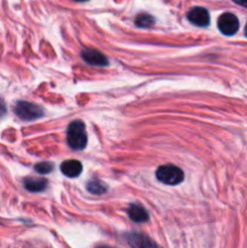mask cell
Returning a JSON list of instances; mask_svg holds the SVG:
<instances>
[{"instance_id":"6da1fadb","label":"cell","mask_w":247,"mask_h":248,"mask_svg":"<svg viewBox=\"0 0 247 248\" xmlns=\"http://www.w3.org/2000/svg\"><path fill=\"white\" fill-rule=\"evenodd\" d=\"M67 142L72 149L82 150L87 144V136L85 124L80 120L70 123L67 130Z\"/></svg>"},{"instance_id":"7a4b0ae2","label":"cell","mask_w":247,"mask_h":248,"mask_svg":"<svg viewBox=\"0 0 247 248\" xmlns=\"http://www.w3.org/2000/svg\"><path fill=\"white\" fill-rule=\"evenodd\" d=\"M156 178L167 186H177L183 182L184 173L179 167L173 165H165L156 170Z\"/></svg>"},{"instance_id":"3957f363","label":"cell","mask_w":247,"mask_h":248,"mask_svg":"<svg viewBox=\"0 0 247 248\" xmlns=\"http://www.w3.org/2000/svg\"><path fill=\"white\" fill-rule=\"evenodd\" d=\"M14 111L21 120L24 121L36 120V119L41 118L44 115V110L40 107L26 101L17 102L14 108Z\"/></svg>"},{"instance_id":"277c9868","label":"cell","mask_w":247,"mask_h":248,"mask_svg":"<svg viewBox=\"0 0 247 248\" xmlns=\"http://www.w3.org/2000/svg\"><path fill=\"white\" fill-rule=\"evenodd\" d=\"M239 19L234 14L225 12L218 18V29L222 31L224 35H234L239 31Z\"/></svg>"},{"instance_id":"5b68a950","label":"cell","mask_w":247,"mask_h":248,"mask_svg":"<svg viewBox=\"0 0 247 248\" xmlns=\"http://www.w3.org/2000/svg\"><path fill=\"white\" fill-rule=\"evenodd\" d=\"M127 242L131 248H161L156 242L153 241L147 235L131 232L127 235Z\"/></svg>"},{"instance_id":"8992f818","label":"cell","mask_w":247,"mask_h":248,"mask_svg":"<svg viewBox=\"0 0 247 248\" xmlns=\"http://www.w3.org/2000/svg\"><path fill=\"white\" fill-rule=\"evenodd\" d=\"M189 21L198 27H207L210 24V15L208 11L203 7H193L190 11L186 14Z\"/></svg>"},{"instance_id":"52a82bcc","label":"cell","mask_w":247,"mask_h":248,"mask_svg":"<svg viewBox=\"0 0 247 248\" xmlns=\"http://www.w3.org/2000/svg\"><path fill=\"white\" fill-rule=\"evenodd\" d=\"M82 60L91 65H97V67H106L108 65V60L106 56L99 51L93 50V48H85L81 52Z\"/></svg>"},{"instance_id":"ba28073f","label":"cell","mask_w":247,"mask_h":248,"mask_svg":"<svg viewBox=\"0 0 247 248\" xmlns=\"http://www.w3.org/2000/svg\"><path fill=\"white\" fill-rule=\"evenodd\" d=\"M61 171L64 176L75 178V177H79L82 172V165L77 160H67L61 165Z\"/></svg>"},{"instance_id":"9c48e42d","label":"cell","mask_w":247,"mask_h":248,"mask_svg":"<svg viewBox=\"0 0 247 248\" xmlns=\"http://www.w3.org/2000/svg\"><path fill=\"white\" fill-rule=\"evenodd\" d=\"M127 215L133 222L137 223H144L149 219V215H148V212L145 211V208L137 205V203H132V205L128 206Z\"/></svg>"},{"instance_id":"30bf717a","label":"cell","mask_w":247,"mask_h":248,"mask_svg":"<svg viewBox=\"0 0 247 248\" xmlns=\"http://www.w3.org/2000/svg\"><path fill=\"white\" fill-rule=\"evenodd\" d=\"M47 186V181L44 178H27L24 179V188L31 193H40Z\"/></svg>"},{"instance_id":"8fae6325","label":"cell","mask_w":247,"mask_h":248,"mask_svg":"<svg viewBox=\"0 0 247 248\" xmlns=\"http://www.w3.org/2000/svg\"><path fill=\"white\" fill-rule=\"evenodd\" d=\"M87 190L94 195H102L107 191V186L98 179H92L87 183Z\"/></svg>"},{"instance_id":"7c38bea8","label":"cell","mask_w":247,"mask_h":248,"mask_svg":"<svg viewBox=\"0 0 247 248\" xmlns=\"http://www.w3.org/2000/svg\"><path fill=\"white\" fill-rule=\"evenodd\" d=\"M154 17L148 14H139L136 17V26L140 28H149L154 24Z\"/></svg>"},{"instance_id":"4fadbf2b","label":"cell","mask_w":247,"mask_h":248,"mask_svg":"<svg viewBox=\"0 0 247 248\" xmlns=\"http://www.w3.org/2000/svg\"><path fill=\"white\" fill-rule=\"evenodd\" d=\"M53 165L51 162H39L35 165V171L40 174H47L52 172Z\"/></svg>"},{"instance_id":"5bb4252c","label":"cell","mask_w":247,"mask_h":248,"mask_svg":"<svg viewBox=\"0 0 247 248\" xmlns=\"http://www.w3.org/2000/svg\"><path fill=\"white\" fill-rule=\"evenodd\" d=\"M5 114H6V106H5V102L0 99V118L4 116Z\"/></svg>"},{"instance_id":"9a60e30c","label":"cell","mask_w":247,"mask_h":248,"mask_svg":"<svg viewBox=\"0 0 247 248\" xmlns=\"http://www.w3.org/2000/svg\"><path fill=\"white\" fill-rule=\"evenodd\" d=\"M237 5H241V6H246L247 7V1H236Z\"/></svg>"},{"instance_id":"2e32d148","label":"cell","mask_w":247,"mask_h":248,"mask_svg":"<svg viewBox=\"0 0 247 248\" xmlns=\"http://www.w3.org/2000/svg\"><path fill=\"white\" fill-rule=\"evenodd\" d=\"M245 35L247 36V24H246V27H245Z\"/></svg>"},{"instance_id":"e0dca14e","label":"cell","mask_w":247,"mask_h":248,"mask_svg":"<svg viewBox=\"0 0 247 248\" xmlns=\"http://www.w3.org/2000/svg\"><path fill=\"white\" fill-rule=\"evenodd\" d=\"M98 248H110V247H107V246H102V247H98Z\"/></svg>"}]
</instances>
